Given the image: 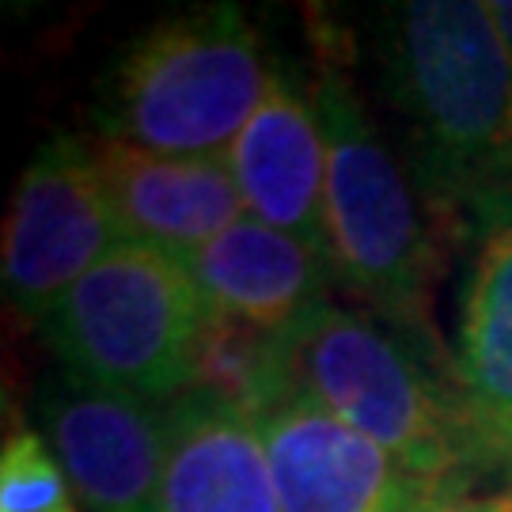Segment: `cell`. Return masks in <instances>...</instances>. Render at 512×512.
Returning a JSON list of instances; mask_svg holds the SVG:
<instances>
[{"mask_svg": "<svg viewBox=\"0 0 512 512\" xmlns=\"http://www.w3.org/2000/svg\"><path fill=\"white\" fill-rule=\"evenodd\" d=\"M92 156L122 239L183 262L247 213L228 152L175 156L99 133Z\"/></svg>", "mask_w": 512, "mask_h": 512, "instance_id": "cell-10", "label": "cell"}, {"mask_svg": "<svg viewBox=\"0 0 512 512\" xmlns=\"http://www.w3.org/2000/svg\"><path fill=\"white\" fill-rule=\"evenodd\" d=\"M224 152L247 213L330 258L327 137L308 76L289 61H277L255 114Z\"/></svg>", "mask_w": 512, "mask_h": 512, "instance_id": "cell-9", "label": "cell"}, {"mask_svg": "<svg viewBox=\"0 0 512 512\" xmlns=\"http://www.w3.org/2000/svg\"><path fill=\"white\" fill-rule=\"evenodd\" d=\"M296 391L448 494H471L490 456L456 376L361 308L323 304L285 334Z\"/></svg>", "mask_w": 512, "mask_h": 512, "instance_id": "cell-3", "label": "cell"}, {"mask_svg": "<svg viewBox=\"0 0 512 512\" xmlns=\"http://www.w3.org/2000/svg\"><path fill=\"white\" fill-rule=\"evenodd\" d=\"M258 425L281 512H433L456 497L300 391Z\"/></svg>", "mask_w": 512, "mask_h": 512, "instance_id": "cell-8", "label": "cell"}, {"mask_svg": "<svg viewBox=\"0 0 512 512\" xmlns=\"http://www.w3.org/2000/svg\"><path fill=\"white\" fill-rule=\"evenodd\" d=\"M433 512H512V486L497 494H456L440 501Z\"/></svg>", "mask_w": 512, "mask_h": 512, "instance_id": "cell-16", "label": "cell"}, {"mask_svg": "<svg viewBox=\"0 0 512 512\" xmlns=\"http://www.w3.org/2000/svg\"><path fill=\"white\" fill-rule=\"evenodd\" d=\"M35 414L80 509L156 512L167 403H148L57 368L38 391Z\"/></svg>", "mask_w": 512, "mask_h": 512, "instance_id": "cell-7", "label": "cell"}, {"mask_svg": "<svg viewBox=\"0 0 512 512\" xmlns=\"http://www.w3.org/2000/svg\"><path fill=\"white\" fill-rule=\"evenodd\" d=\"M73 486L50 444L35 429H19L0 452V512H76Z\"/></svg>", "mask_w": 512, "mask_h": 512, "instance_id": "cell-15", "label": "cell"}, {"mask_svg": "<svg viewBox=\"0 0 512 512\" xmlns=\"http://www.w3.org/2000/svg\"><path fill=\"white\" fill-rule=\"evenodd\" d=\"M376 65L403 122L421 205L440 236L467 239L512 186V65L482 0H406L380 12Z\"/></svg>", "mask_w": 512, "mask_h": 512, "instance_id": "cell-1", "label": "cell"}, {"mask_svg": "<svg viewBox=\"0 0 512 512\" xmlns=\"http://www.w3.org/2000/svg\"><path fill=\"white\" fill-rule=\"evenodd\" d=\"M209 315L183 258L122 239L38 323L57 365L148 403H175Z\"/></svg>", "mask_w": 512, "mask_h": 512, "instance_id": "cell-5", "label": "cell"}, {"mask_svg": "<svg viewBox=\"0 0 512 512\" xmlns=\"http://www.w3.org/2000/svg\"><path fill=\"white\" fill-rule=\"evenodd\" d=\"M463 243L452 372L497 471L512 467V186L478 209Z\"/></svg>", "mask_w": 512, "mask_h": 512, "instance_id": "cell-11", "label": "cell"}, {"mask_svg": "<svg viewBox=\"0 0 512 512\" xmlns=\"http://www.w3.org/2000/svg\"><path fill=\"white\" fill-rule=\"evenodd\" d=\"M122 243L92 141L57 133L23 167L4 224V296L42 323L80 277Z\"/></svg>", "mask_w": 512, "mask_h": 512, "instance_id": "cell-6", "label": "cell"}, {"mask_svg": "<svg viewBox=\"0 0 512 512\" xmlns=\"http://www.w3.org/2000/svg\"><path fill=\"white\" fill-rule=\"evenodd\" d=\"M311 84L327 137V247L334 281L361 311L437 365L452 368V349L440 346L433 323L437 239L421 220L403 164L380 137L357 80L342 65L323 61Z\"/></svg>", "mask_w": 512, "mask_h": 512, "instance_id": "cell-2", "label": "cell"}, {"mask_svg": "<svg viewBox=\"0 0 512 512\" xmlns=\"http://www.w3.org/2000/svg\"><path fill=\"white\" fill-rule=\"evenodd\" d=\"M186 391L209 395L232 410H243L247 418L262 421L296 391L285 334H270L209 311L190 353Z\"/></svg>", "mask_w": 512, "mask_h": 512, "instance_id": "cell-14", "label": "cell"}, {"mask_svg": "<svg viewBox=\"0 0 512 512\" xmlns=\"http://www.w3.org/2000/svg\"><path fill=\"white\" fill-rule=\"evenodd\" d=\"M186 266L209 311L270 334L296 330L338 285L327 255L251 213L198 247Z\"/></svg>", "mask_w": 512, "mask_h": 512, "instance_id": "cell-12", "label": "cell"}, {"mask_svg": "<svg viewBox=\"0 0 512 512\" xmlns=\"http://www.w3.org/2000/svg\"><path fill=\"white\" fill-rule=\"evenodd\" d=\"M486 8H490V19H494L497 35H501V46H505L509 65H512V0H486Z\"/></svg>", "mask_w": 512, "mask_h": 512, "instance_id": "cell-17", "label": "cell"}, {"mask_svg": "<svg viewBox=\"0 0 512 512\" xmlns=\"http://www.w3.org/2000/svg\"><path fill=\"white\" fill-rule=\"evenodd\" d=\"M156 512H281L262 425L198 391L167 403Z\"/></svg>", "mask_w": 512, "mask_h": 512, "instance_id": "cell-13", "label": "cell"}, {"mask_svg": "<svg viewBox=\"0 0 512 512\" xmlns=\"http://www.w3.org/2000/svg\"><path fill=\"white\" fill-rule=\"evenodd\" d=\"M277 57L232 0L167 12L114 61L99 122L107 137L152 152H224L255 114Z\"/></svg>", "mask_w": 512, "mask_h": 512, "instance_id": "cell-4", "label": "cell"}]
</instances>
